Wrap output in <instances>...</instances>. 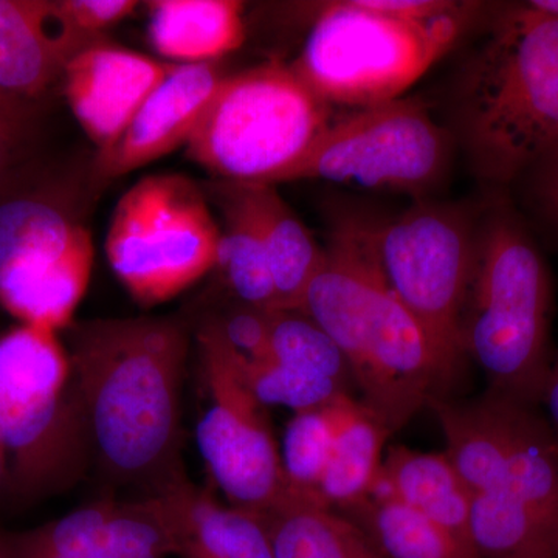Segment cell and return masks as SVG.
Segmentation results:
<instances>
[{"label":"cell","instance_id":"obj_4","mask_svg":"<svg viewBox=\"0 0 558 558\" xmlns=\"http://www.w3.org/2000/svg\"><path fill=\"white\" fill-rule=\"evenodd\" d=\"M478 204L475 260L461 315V344L486 392L538 409L553 369V278L534 231L508 191Z\"/></svg>","mask_w":558,"mask_h":558},{"label":"cell","instance_id":"obj_7","mask_svg":"<svg viewBox=\"0 0 558 558\" xmlns=\"http://www.w3.org/2000/svg\"><path fill=\"white\" fill-rule=\"evenodd\" d=\"M332 108L274 60L226 75L186 143L218 180L277 185L332 121Z\"/></svg>","mask_w":558,"mask_h":558},{"label":"cell","instance_id":"obj_22","mask_svg":"<svg viewBox=\"0 0 558 558\" xmlns=\"http://www.w3.org/2000/svg\"><path fill=\"white\" fill-rule=\"evenodd\" d=\"M374 492L399 499L472 546L469 535L472 494L446 451L427 453L405 446L389 447Z\"/></svg>","mask_w":558,"mask_h":558},{"label":"cell","instance_id":"obj_30","mask_svg":"<svg viewBox=\"0 0 558 558\" xmlns=\"http://www.w3.org/2000/svg\"><path fill=\"white\" fill-rule=\"evenodd\" d=\"M241 365L248 388L266 409L286 407L299 413L351 395V388L340 381L286 368L269 359L245 360L241 355Z\"/></svg>","mask_w":558,"mask_h":558},{"label":"cell","instance_id":"obj_38","mask_svg":"<svg viewBox=\"0 0 558 558\" xmlns=\"http://www.w3.org/2000/svg\"><path fill=\"white\" fill-rule=\"evenodd\" d=\"M0 558H11L9 550L5 548V543H3L2 535H0Z\"/></svg>","mask_w":558,"mask_h":558},{"label":"cell","instance_id":"obj_11","mask_svg":"<svg viewBox=\"0 0 558 558\" xmlns=\"http://www.w3.org/2000/svg\"><path fill=\"white\" fill-rule=\"evenodd\" d=\"M197 343L209 396L196 425L197 449L230 506L267 515L288 498L269 414L245 381L241 355L211 323L197 330Z\"/></svg>","mask_w":558,"mask_h":558},{"label":"cell","instance_id":"obj_24","mask_svg":"<svg viewBox=\"0 0 558 558\" xmlns=\"http://www.w3.org/2000/svg\"><path fill=\"white\" fill-rule=\"evenodd\" d=\"M264 521L275 558H389L357 524L318 502L288 497Z\"/></svg>","mask_w":558,"mask_h":558},{"label":"cell","instance_id":"obj_32","mask_svg":"<svg viewBox=\"0 0 558 558\" xmlns=\"http://www.w3.org/2000/svg\"><path fill=\"white\" fill-rule=\"evenodd\" d=\"M271 312L236 303L222 317L208 322L233 351L245 360H258L266 355L269 344Z\"/></svg>","mask_w":558,"mask_h":558},{"label":"cell","instance_id":"obj_13","mask_svg":"<svg viewBox=\"0 0 558 558\" xmlns=\"http://www.w3.org/2000/svg\"><path fill=\"white\" fill-rule=\"evenodd\" d=\"M172 64L105 38L81 49L65 65L62 87L69 108L97 148L108 154Z\"/></svg>","mask_w":558,"mask_h":558},{"label":"cell","instance_id":"obj_23","mask_svg":"<svg viewBox=\"0 0 558 558\" xmlns=\"http://www.w3.org/2000/svg\"><path fill=\"white\" fill-rule=\"evenodd\" d=\"M245 185L269 253L279 311H300L322 263L323 247L274 185Z\"/></svg>","mask_w":558,"mask_h":558},{"label":"cell","instance_id":"obj_35","mask_svg":"<svg viewBox=\"0 0 558 558\" xmlns=\"http://www.w3.org/2000/svg\"><path fill=\"white\" fill-rule=\"evenodd\" d=\"M542 405L548 409V422L558 440V357L554 360L553 369H550L548 381H546Z\"/></svg>","mask_w":558,"mask_h":558},{"label":"cell","instance_id":"obj_10","mask_svg":"<svg viewBox=\"0 0 558 558\" xmlns=\"http://www.w3.org/2000/svg\"><path fill=\"white\" fill-rule=\"evenodd\" d=\"M457 150L424 101L402 97L332 119L279 183L326 180L422 201L449 178Z\"/></svg>","mask_w":558,"mask_h":558},{"label":"cell","instance_id":"obj_15","mask_svg":"<svg viewBox=\"0 0 558 558\" xmlns=\"http://www.w3.org/2000/svg\"><path fill=\"white\" fill-rule=\"evenodd\" d=\"M95 40L65 20L58 0H0V97L36 105Z\"/></svg>","mask_w":558,"mask_h":558},{"label":"cell","instance_id":"obj_9","mask_svg":"<svg viewBox=\"0 0 558 558\" xmlns=\"http://www.w3.org/2000/svg\"><path fill=\"white\" fill-rule=\"evenodd\" d=\"M105 250L132 299L153 307L216 270L219 223L205 190L193 179L148 175L117 202Z\"/></svg>","mask_w":558,"mask_h":558},{"label":"cell","instance_id":"obj_36","mask_svg":"<svg viewBox=\"0 0 558 558\" xmlns=\"http://www.w3.org/2000/svg\"><path fill=\"white\" fill-rule=\"evenodd\" d=\"M527 3L532 9L538 10L539 13L548 14L554 20H558V0H531Z\"/></svg>","mask_w":558,"mask_h":558},{"label":"cell","instance_id":"obj_8","mask_svg":"<svg viewBox=\"0 0 558 558\" xmlns=\"http://www.w3.org/2000/svg\"><path fill=\"white\" fill-rule=\"evenodd\" d=\"M478 204L422 199L389 218L368 216L381 274L414 315L438 363L442 398L465 359L461 315L472 281Z\"/></svg>","mask_w":558,"mask_h":558},{"label":"cell","instance_id":"obj_33","mask_svg":"<svg viewBox=\"0 0 558 558\" xmlns=\"http://www.w3.org/2000/svg\"><path fill=\"white\" fill-rule=\"evenodd\" d=\"M65 20L90 39H101L102 32L130 17L138 7L134 0H58Z\"/></svg>","mask_w":558,"mask_h":558},{"label":"cell","instance_id":"obj_2","mask_svg":"<svg viewBox=\"0 0 558 558\" xmlns=\"http://www.w3.org/2000/svg\"><path fill=\"white\" fill-rule=\"evenodd\" d=\"M447 130L487 191H508L558 146V20L527 2L492 11L451 81Z\"/></svg>","mask_w":558,"mask_h":558},{"label":"cell","instance_id":"obj_12","mask_svg":"<svg viewBox=\"0 0 558 558\" xmlns=\"http://www.w3.org/2000/svg\"><path fill=\"white\" fill-rule=\"evenodd\" d=\"M2 535L11 558H168L174 556L161 495L90 502L31 531Z\"/></svg>","mask_w":558,"mask_h":558},{"label":"cell","instance_id":"obj_31","mask_svg":"<svg viewBox=\"0 0 558 558\" xmlns=\"http://www.w3.org/2000/svg\"><path fill=\"white\" fill-rule=\"evenodd\" d=\"M508 194L534 234L558 247V146L527 168Z\"/></svg>","mask_w":558,"mask_h":558},{"label":"cell","instance_id":"obj_28","mask_svg":"<svg viewBox=\"0 0 558 558\" xmlns=\"http://www.w3.org/2000/svg\"><path fill=\"white\" fill-rule=\"evenodd\" d=\"M263 359L355 387L343 352L314 319L300 311L271 312L269 344Z\"/></svg>","mask_w":558,"mask_h":558},{"label":"cell","instance_id":"obj_19","mask_svg":"<svg viewBox=\"0 0 558 558\" xmlns=\"http://www.w3.org/2000/svg\"><path fill=\"white\" fill-rule=\"evenodd\" d=\"M208 201L219 211L218 266L234 303L263 311H279L269 253L245 183H209Z\"/></svg>","mask_w":558,"mask_h":558},{"label":"cell","instance_id":"obj_5","mask_svg":"<svg viewBox=\"0 0 558 558\" xmlns=\"http://www.w3.org/2000/svg\"><path fill=\"white\" fill-rule=\"evenodd\" d=\"M492 11L487 3L454 0L438 16L405 20L365 0L325 2L290 65L330 108L398 100Z\"/></svg>","mask_w":558,"mask_h":558},{"label":"cell","instance_id":"obj_16","mask_svg":"<svg viewBox=\"0 0 558 558\" xmlns=\"http://www.w3.org/2000/svg\"><path fill=\"white\" fill-rule=\"evenodd\" d=\"M94 241L84 227L69 244L25 260L0 278V306L20 325L61 333L89 286Z\"/></svg>","mask_w":558,"mask_h":558},{"label":"cell","instance_id":"obj_1","mask_svg":"<svg viewBox=\"0 0 558 558\" xmlns=\"http://www.w3.org/2000/svg\"><path fill=\"white\" fill-rule=\"evenodd\" d=\"M92 465L112 486L156 497L189 480L182 392L190 339L174 318H98L64 330Z\"/></svg>","mask_w":558,"mask_h":558},{"label":"cell","instance_id":"obj_25","mask_svg":"<svg viewBox=\"0 0 558 558\" xmlns=\"http://www.w3.org/2000/svg\"><path fill=\"white\" fill-rule=\"evenodd\" d=\"M336 512L357 524L389 558H478L469 543L380 492Z\"/></svg>","mask_w":558,"mask_h":558},{"label":"cell","instance_id":"obj_14","mask_svg":"<svg viewBox=\"0 0 558 558\" xmlns=\"http://www.w3.org/2000/svg\"><path fill=\"white\" fill-rule=\"evenodd\" d=\"M218 64H172L150 92L120 142L92 167L94 180H113L153 163L189 143L219 84Z\"/></svg>","mask_w":558,"mask_h":558},{"label":"cell","instance_id":"obj_29","mask_svg":"<svg viewBox=\"0 0 558 558\" xmlns=\"http://www.w3.org/2000/svg\"><path fill=\"white\" fill-rule=\"evenodd\" d=\"M330 403L319 409L293 413L286 425L279 454L290 498L322 505L318 498L319 484L328 469L333 440Z\"/></svg>","mask_w":558,"mask_h":558},{"label":"cell","instance_id":"obj_18","mask_svg":"<svg viewBox=\"0 0 558 558\" xmlns=\"http://www.w3.org/2000/svg\"><path fill=\"white\" fill-rule=\"evenodd\" d=\"M167 502L174 556L180 558H275L264 517L220 505L189 480L160 494Z\"/></svg>","mask_w":558,"mask_h":558},{"label":"cell","instance_id":"obj_27","mask_svg":"<svg viewBox=\"0 0 558 558\" xmlns=\"http://www.w3.org/2000/svg\"><path fill=\"white\" fill-rule=\"evenodd\" d=\"M469 535L478 558H558L548 532L508 492L472 495Z\"/></svg>","mask_w":558,"mask_h":558},{"label":"cell","instance_id":"obj_26","mask_svg":"<svg viewBox=\"0 0 558 558\" xmlns=\"http://www.w3.org/2000/svg\"><path fill=\"white\" fill-rule=\"evenodd\" d=\"M78 205L73 190L0 201V277L22 260L68 244L86 227Z\"/></svg>","mask_w":558,"mask_h":558},{"label":"cell","instance_id":"obj_34","mask_svg":"<svg viewBox=\"0 0 558 558\" xmlns=\"http://www.w3.org/2000/svg\"><path fill=\"white\" fill-rule=\"evenodd\" d=\"M35 106L0 97V182L31 138Z\"/></svg>","mask_w":558,"mask_h":558},{"label":"cell","instance_id":"obj_37","mask_svg":"<svg viewBox=\"0 0 558 558\" xmlns=\"http://www.w3.org/2000/svg\"><path fill=\"white\" fill-rule=\"evenodd\" d=\"M10 475H9V462H7L5 451L0 446V494L2 492H9Z\"/></svg>","mask_w":558,"mask_h":558},{"label":"cell","instance_id":"obj_6","mask_svg":"<svg viewBox=\"0 0 558 558\" xmlns=\"http://www.w3.org/2000/svg\"><path fill=\"white\" fill-rule=\"evenodd\" d=\"M0 446L21 498L60 494L92 465L78 381L60 333L17 325L0 336Z\"/></svg>","mask_w":558,"mask_h":558},{"label":"cell","instance_id":"obj_17","mask_svg":"<svg viewBox=\"0 0 558 558\" xmlns=\"http://www.w3.org/2000/svg\"><path fill=\"white\" fill-rule=\"evenodd\" d=\"M505 446L506 490L537 519L558 550V440L538 409L484 392Z\"/></svg>","mask_w":558,"mask_h":558},{"label":"cell","instance_id":"obj_20","mask_svg":"<svg viewBox=\"0 0 558 558\" xmlns=\"http://www.w3.org/2000/svg\"><path fill=\"white\" fill-rule=\"evenodd\" d=\"M148 10L150 46L172 64H215L247 36L238 0H154Z\"/></svg>","mask_w":558,"mask_h":558},{"label":"cell","instance_id":"obj_21","mask_svg":"<svg viewBox=\"0 0 558 558\" xmlns=\"http://www.w3.org/2000/svg\"><path fill=\"white\" fill-rule=\"evenodd\" d=\"M332 451L319 484L318 498L333 510L347 509L371 497L379 483L385 447L391 429L373 410L352 395L330 403Z\"/></svg>","mask_w":558,"mask_h":558},{"label":"cell","instance_id":"obj_3","mask_svg":"<svg viewBox=\"0 0 558 558\" xmlns=\"http://www.w3.org/2000/svg\"><path fill=\"white\" fill-rule=\"evenodd\" d=\"M300 312L340 348L360 400L392 435L425 409L429 398H442L427 336L381 274L368 215L332 216L322 263Z\"/></svg>","mask_w":558,"mask_h":558}]
</instances>
